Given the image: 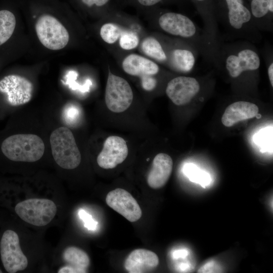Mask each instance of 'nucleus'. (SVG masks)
I'll return each instance as SVG.
<instances>
[{"label": "nucleus", "mask_w": 273, "mask_h": 273, "mask_svg": "<svg viewBox=\"0 0 273 273\" xmlns=\"http://www.w3.org/2000/svg\"><path fill=\"white\" fill-rule=\"evenodd\" d=\"M213 5L216 20L224 30L225 39L246 40L254 44L261 41V33L244 0H216Z\"/></svg>", "instance_id": "nucleus-1"}, {"label": "nucleus", "mask_w": 273, "mask_h": 273, "mask_svg": "<svg viewBox=\"0 0 273 273\" xmlns=\"http://www.w3.org/2000/svg\"><path fill=\"white\" fill-rule=\"evenodd\" d=\"M261 60L254 43L246 40L223 42L213 63L234 80L244 77H255L258 73Z\"/></svg>", "instance_id": "nucleus-2"}, {"label": "nucleus", "mask_w": 273, "mask_h": 273, "mask_svg": "<svg viewBox=\"0 0 273 273\" xmlns=\"http://www.w3.org/2000/svg\"><path fill=\"white\" fill-rule=\"evenodd\" d=\"M44 148L42 139L33 134L10 136L3 141L1 146L4 155L16 162H35L42 157Z\"/></svg>", "instance_id": "nucleus-3"}, {"label": "nucleus", "mask_w": 273, "mask_h": 273, "mask_svg": "<svg viewBox=\"0 0 273 273\" xmlns=\"http://www.w3.org/2000/svg\"><path fill=\"white\" fill-rule=\"evenodd\" d=\"M50 144L53 158L61 167L73 169L79 166L81 154L71 130L66 127H60L51 134Z\"/></svg>", "instance_id": "nucleus-4"}, {"label": "nucleus", "mask_w": 273, "mask_h": 273, "mask_svg": "<svg viewBox=\"0 0 273 273\" xmlns=\"http://www.w3.org/2000/svg\"><path fill=\"white\" fill-rule=\"evenodd\" d=\"M57 206L52 200L31 198L16 204L15 211L25 222L37 226L49 224L55 217Z\"/></svg>", "instance_id": "nucleus-5"}, {"label": "nucleus", "mask_w": 273, "mask_h": 273, "mask_svg": "<svg viewBox=\"0 0 273 273\" xmlns=\"http://www.w3.org/2000/svg\"><path fill=\"white\" fill-rule=\"evenodd\" d=\"M37 36L41 44L51 50L65 48L69 40V34L63 24L49 14L39 16L35 23Z\"/></svg>", "instance_id": "nucleus-6"}, {"label": "nucleus", "mask_w": 273, "mask_h": 273, "mask_svg": "<svg viewBox=\"0 0 273 273\" xmlns=\"http://www.w3.org/2000/svg\"><path fill=\"white\" fill-rule=\"evenodd\" d=\"M1 258L5 270L9 273L23 270L28 266V260L20 245L18 234L7 230L3 233L0 242Z\"/></svg>", "instance_id": "nucleus-7"}, {"label": "nucleus", "mask_w": 273, "mask_h": 273, "mask_svg": "<svg viewBox=\"0 0 273 273\" xmlns=\"http://www.w3.org/2000/svg\"><path fill=\"white\" fill-rule=\"evenodd\" d=\"M133 98L129 83L123 78L109 72L105 95L108 109L114 113L123 112L130 107Z\"/></svg>", "instance_id": "nucleus-8"}, {"label": "nucleus", "mask_w": 273, "mask_h": 273, "mask_svg": "<svg viewBox=\"0 0 273 273\" xmlns=\"http://www.w3.org/2000/svg\"><path fill=\"white\" fill-rule=\"evenodd\" d=\"M167 46L168 66L173 71L187 74L194 69L199 53L190 43L178 38Z\"/></svg>", "instance_id": "nucleus-9"}, {"label": "nucleus", "mask_w": 273, "mask_h": 273, "mask_svg": "<svg viewBox=\"0 0 273 273\" xmlns=\"http://www.w3.org/2000/svg\"><path fill=\"white\" fill-rule=\"evenodd\" d=\"M202 85L195 77L177 76L167 84L165 93L172 102L177 106L189 104L201 93Z\"/></svg>", "instance_id": "nucleus-10"}, {"label": "nucleus", "mask_w": 273, "mask_h": 273, "mask_svg": "<svg viewBox=\"0 0 273 273\" xmlns=\"http://www.w3.org/2000/svg\"><path fill=\"white\" fill-rule=\"evenodd\" d=\"M0 92L6 95L9 105L19 106L31 100L33 86L31 82L24 77L9 75L0 80Z\"/></svg>", "instance_id": "nucleus-11"}, {"label": "nucleus", "mask_w": 273, "mask_h": 273, "mask_svg": "<svg viewBox=\"0 0 273 273\" xmlns=\"http://www.w3.org/2000/svg\"><path fill=\"white\" fill-rule=\"evenodd\" d=\"M107 204L130 222L141 218V208L136 200L125 190L117 188L111 191L106 198Z\"/></svg>", "instance_id": "nucleus-12"}, {"label": "nucleus", "mask_w": 273, "mask_h": 273, "mask_svg": "<svg viewBox=\"0 0 273 273\" xmlns=\"http://www.w3.org/2000/svg\"><path fill=\"white\" fill-rule=\"evenodd\" d=\"M128 153V147L123 138L115 135L110 136L105 140L97 161L102 168L112 169L122 163L127 157Z\"/></svg>", "instance_id": "nucleus-13"}, {"label": "nucleus", "mask_w": 273, "mask_h": 273, "mask_svg": "<svg viewBox=\"0 0 273 273\" xmlns=\"http://www.w3.org/2000/svg\"><path fill=\"white\" fill-rule=\"evenodd\" d=\"M172 168L173 161L170 156L163 153L156 155L147 178L149 186L154 189L164 186L170 177Z\"/></svg>", "instance_id": "nucleus-14"}, {"label": "nucleus", "mask_w": 273, "mask_h": 273, "mask_svg": "<svg viewBox=\"0 0 273 273\" xmlns=\"http://www.w3.org/2000/svg\"><path fill=\"white\" fill-rule=\"evenodd\" d=\"M159 262L157 255L145 249L131 251L124 261V268L129 273L148 272L157 267Z\"/></svg>", "instance_id": "nucleus-15"}, {"label": "nucleus", "mask_w": 273, "mask_h": 273, "mask_svg": "<svg viewBox=\"0 0 273 273\" xmlns=\"http://www.w3.org/2000/svg\"><path fill=\"white\" fill-rule=\"evenodd\" d=\"M122 68L127 74L140 78L155 76L160 71L159 65L154 61L136 54L125 57L122 62Z\"/></svg>", "instance_id": "nucleus-16"}, {"label": "nucleus", "mask_w": 273, "mask_h": 273, "mask_svg": "<svg viewBox=\"0 0 273 273\" xmlns=\"http://www.w3.org/2000/svg\"><path fill=\"white\" fill-rule=\"evenodd\" d=\"M253 22L260 32L273 31V0H250L249 6Z\"/></svg>", "instance_id": "nucleus-17"}, {"label": "nucleus", "mask_w": 273, "mask_h": 273, "mask_svg": "<svg viewBox=\"0 0 273 273\" xmlns=\"http://www.w3.org/2000/svg\"><path fill=\"white\" fill-rule=\"evenodd\" d=\"M259 112L258 106L251 102L239 101L229 105L221 117V122L226 127H231L237 123L256 117Z\"/></svg>", "instance_id": "nucleus-18"}, {"label": "nucleus", "mask_w": 273, "mask_h": 273, "mask_svg": "<svg viewBox=\"0 0 273 273\" xmlns=\"http://www.w3.org/2000/svg\"><path fill=\"white\" fill-rule=\"evenodd\" d=\"M62 258L67 265L75 268L78 273L86 272L90 265V259L83 250L74 246H69L64 249Z\"/></svg>", "instance_id": "nucleus-19"}, {"label": "nucleus", "mask_w": 273, "mask_h": 273, "mask_svg": "<svg viewBox=\"0 0 273 273\" xmlns=\"http://www.w3.org/2000/svg\"><path fill=\"white\" fill-rule=\"evenodd\" d=\"M141 49L143 52L150 58L168 65L167 45L163 44L157 38L152 36L145 38L142 42Z\"/></svg>", "instance_id": "nucleus-20"}, {"label": "nucleus", "mask_w": 273, "mask_h": 273, "mask_svg": "<svg viewBox=\"0 0 273 273\" xmlns=\"http://www.w3.org/2000/svg\"><path fill=\"white\" fill-rule=\"evenodd\" d=\"M16 23L15 16L12 12L7 10L0 11V46L11 37Z\"/></svg>", "instance_id": "nucleus-21"}, {"label": "nucleus", "mask_w": 273, "mask_h": 273, "mask_svg": "<svg viewBox=\"0 0 273 273\" xmlns=\"http://www.w3.org/2000/svg\"><path fill=\"white\" fill-rule=\"evenodd\" d=\"M122 31L118 25L113 23H106L101 27L100 34L103 41L112 44L119 39Z\"/></svg>", "instance_id": "nucleus-22"}, {"label": "nucleus", "mask_w": 273, "mask_h": 273, "mask_svg": "<svg viewBox=\"0 0 273 273\" xmlns=\"http://www.w3.org/2000/svg\"><path fill=\"white\" fill-rule=\"evenodd\" d=\"M118 40L120 47L126 51L135 49L140 43L138 34L130 30L122 31Z\"/></svg>", "instance_id": "nucleus-23"}, {"label": "nucleus", "mask_w": 273, "mask_h": 273, "mask_svg": "<svg viewBox=\"0 0 273 273\" xmlns=\"http://www.w3.org/2000/svg\"><path fill=\"white\" fill-rule=\"evenodd\" d=\"M80 114L81 111L78 106L74 104H69L64 107L62 117L67 125H74L78 122Z\"/></svg>", "instance_id": "nucleus-24"}, {"label": "nucleus", "mask_w": 273, "mask_h": 273, "mask_svg": "<svg viewBox=\"0 0 273 273\" xmlns=\"http://www.w3.org/2000/svg\"><path fill=\"white\" fill-rule=\"evenodd\" d=\"M261 53L266 65L268 77L271 87H273V50L272 46L265 43L261 50Z\"/></svg>", "instance_id": "nucleus-25"}, {"label": "nucleus", "mask_w": 273, "mask_h": 273, "mask_svg": "<svg viewBox=\"0 0 273 273\" xmlns=\"http://www.w3.org/2000/svg\"><path fill=\"white\" fill-rule=\"evenodd\" d=\"M141 78V85L147 91H151L157 85V80L154 76H146Z\"/></svg>", "instance_id": "nucleus-26"}, {"label": "nucleus", "mask_w": 273, "mask_h": 273, "mask_svg": "<svg viewBox=\"0 0 273 273\" xmlns=\"http://www.w3.org/2000/svg\"><path fill=\"white\" fill-rule=\"evenodd\" d=\"M80 217L85 222L84 226L89 230H94L96 226V222L92 219V216L85 212L80 210L79 212Z\"/></svg>", "instance_id": "nucleus-27"}, {"label": "nucleus", "mask_w": 273, "mask_h": 273, "mask_svg": "<svg viewBox=\"0 0 273 273\" xmlns=\"http://www.w3.org/2000/svg\"><path fill=\"white\" fill-rule=\"evenodd\" d=\"M198 272H221L222 269L214 262H210L202 266L198 271Z\"/></svg>", "instance_id": "nucleus-28"}, {"label": "nucleus", "mask_w": 273, "mask_h": 273, "mask_svg": "<svg viewBox=\"0 0 273 273\" xmlns=\"http://www.w3.org/2000/svg\"><path fill=\"white\" fill-rule=\"evenodd\" d=\"M81 3L88 8L102 7L107 5L110 0H80Z\"/></svg>", "instance_id": "nucleus-29"}, {"label": "nucleus", "mask_w": 273, "mask_h": 273, "mask_svg": "<svg viewBox=\"0 0 273 273\" xmlns=\"http://www.w3.org/2000/svg\"><path fill=\"white\" fill-rule=\"evenodd\" d=\"M141 6L145 7H152L157 5L163 0H136Z\"/></svg>", "instance_id": "nucleus-30"}, {"label": "nucleus", "mask_w": 273, "mask_h": 273, "mask_svg": "<svg viewBox=\"0 0 273 273\" xmlns=\"http://www.w3.org/2000/svg\"><path fill=\"white\" fill-rule=\"evenodd\" d=\"M3 272L2 270L0 269V273Z\"/></svg>", "instance_id": "nucleus-31"}, {"label": "nucleus", "mask_w": 273, "mask_h": 273, "mask_svg": "<svg viewBox=\"0 0 273 273\" xmlns=\"http://www.w3.org/2000/svg\"></svg>", "instance_id": "nucleus-32"}]
</instances>
